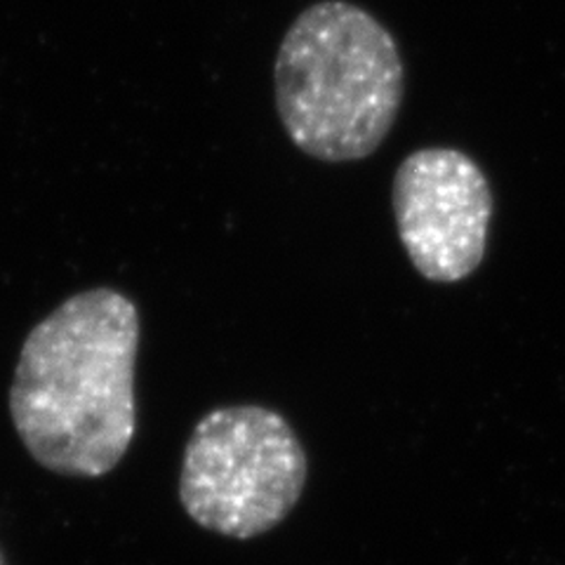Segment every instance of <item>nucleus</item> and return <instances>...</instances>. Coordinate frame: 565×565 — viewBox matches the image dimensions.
Masks as SVG:
<instances>
[{
	"mask_svg": "<svg viewBox=\"0 0 565 565\" xmlns=\"http://www.w3.org/2000/svg\"><path fill=\"white\" fill-rule=\"evenodd\" d=\"M307 469V452L286 417L262 405H228L193 427L180 500L210 533L253 540L288 519Z\"/></svg>",
	"mask_w": 565,
	"mask_h": 565,
	"instance_id": "3",
	"label": "nucleus"
},
{
	"mask_svg": "<svg viewBox=\"0 0 565 565\" xmlns=\"http://www.w3.org/2000/svg\"><path fill=\"white\" fill-rule=\"evenodd\" d=\"M139 311L97 288L68 297L35 326L10 386V417L45 469L97 479L126 457L137 431Z\"/></svg>",
	"mask_w": 565,
	"mask_h": 565,
	"instance_id": "1",
	"label": "nucleus"
},
{
	"mask_svg": "<svg viewBox=\"0 0 565 565\" xmlns=\"http://www.w3.org/2000/svg\"><path fill=\"white\" fill-rule=\"evenodd\" d=\"M394 217L413 267L431 282H459L481 267L492 222L486 172L465 151L427 147L394 174Z\"/></svg>",
	"mask_w": 565,
	"mask_h": 565,
	"instance_id": "4",
	"label": "nucleus"
},
{
	"mask_svg": "<svg viewBox=\"0 0 565 565\" xmlns=\"http://www.w3.org/2000/svg\"><path fill=\"white\" fill-rule=\"evenodd\" d=\"M274 85L280 122L299 151L323 163H353L392 132L405 66L375 14L349 0H321L282 35Z\"/></svg>",
	"mask_w": 565,
	"mask_h": 565,
	"instance_id": "2",
	"label": "nucleus"
}]
</instances>
